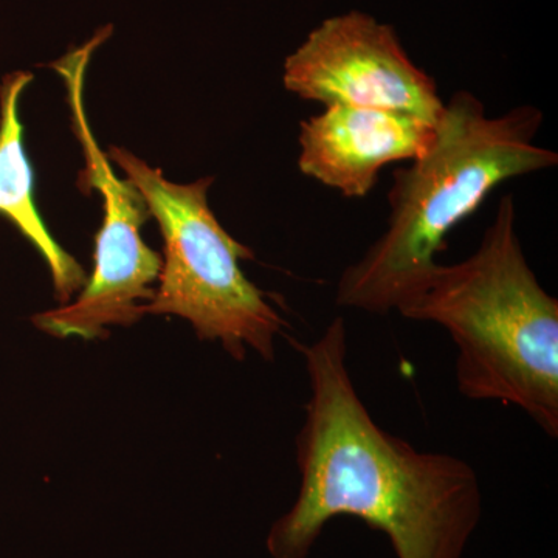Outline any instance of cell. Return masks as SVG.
I'll return each instance as SVG.
<instances>
[{"label":"cell","mask_w":558,"mask_h":558,"mask_svg":"<svg viewBox=\"0 0 558 558\" xmlns=\"http://www.w3.org/2000/svg\"><path fill=\"white\" fill-rule=\"evenodd\" d=\"M284 87L301 100L411 113L438 123L436 81L410 60L391 25L349 11L307 36L284 64Z\"/></svg>","instance_id":"obj_6"},{"label":"cell","mask_w":558,"mask_h":558,"mask_svg":"<svg viewBox=\"0 0 558 558\" xmlns=\"http://www.w3.org/2000/svg\"><path fill=\"white\" fill-rule=\"evenodd\" d=\"M109 35L110 28L98 32L89 43L70 50L53 64L64 80L73 132L86 161L80 186L98 191L105 205L89 281L73 303L35 317L39 329L60 339H98L108 333V326L138 322L145 315L140 301L154 299L156 289L150 284L159 279L161 270L159 253L149 248L142 236V227L150 218L148 204L130 179H120L113 171L92 132L84 106V80L92 53Z\"/></svg>","instance_id":"obj_5"},{"label":"cell","mask_w":558,"mask_h":558,"mask_svg":"<svg viewBox=\"0 0 558 558\" xmlns=\"http://www.w3.org/2000/svg\"><path fill=\"white\" fill-rule=\"evenodd\" d=\"M299 348L311 385L296 439L300 492L270 527V557H310L337 517H354L387 535L398 558L464 557L483 515L472 465L414 449L374 421L349 373L343 318Z\"/></svg>","instance_id":"obj_1"},{"label":"cell","mask_w":558,"mask_h":558,"mask_svg":"<svg viewBox=\"0 0 558 558\" xmlns=\"http://www.w3.org/2000/svg\"><path fill=\"white\" fill-rule=\"evenodd\" d=\"M398 312L449 332L465 399L517 407L557 438L558 300L529 266L510 194L499 201L478 250L461 263L438 264Z\"/></svg>","instance_id":"obj_3"},{"label":"cell","mask_w":558,"mask_h":558,"mask_svg":"<svg viewBox=\"0 0 558 558\" xmlns=\"http://www.w3.org/2000/svg\"><path fill=\"white\" fill-rule=\"evenodd\" d=\"M300 130V171L348 199L368 196L387 165L418 159L436 137V124L411 113L339 105Z\"/></svg>","instance_id":"obj_7"},{"label":"cell","mask_w":558,"mask_h":558,"mask_svg":"<svg viewBox=\"0 0 558 558\" xmlns=\"http://www.w3.org/2000/svg\"><path fill=\"white\" fill-rule=\"evenodd\" d=\"M32 80V73H10L0 86V215L7 216L46 259L58 300L65 303L86 286V274L51 236L35 204L33 170L20 119L21 95Z\"/></svg>","instance_id":"obj_8"},{"label":"cell","mask_w":558,"mask_h":558,"mask_svg":"<svg viewBox=\"0 0 558 558\" xmlns=\"http://www.w3.org/2000/svg\"><path fill=\"white\" fill-rule=\"evenodd\" d=\"M542 110L520 106L486 116L483 101L458 90L444 102L432 148L395 172L387 230L343 270L341 307L387 315L413 299L438 266L447 236L506 180L556 167L554 150L535 145Z\"/></svg>","instance_id":"obj_2"},{"label":"cell","mask_w":558,"mask_h":558,"mask_svg":"<svg viewBox=\"0 0 558 558\" xmlns=\"http://www.w3.org/2000/svg\"><path fill=\"white\" fill-rule=\"evenodd\" d=\"M109 156L143 194L163 238L159 289L143 312L189 319L201 339L219 340L234 359L244 360L248 348L274 359L286 322L241 269L252 250L231 238L209 208L215 179L174 183L130 150L112 146Z\"/></svg>","instance_id":"obj_4"}]
</instances>
